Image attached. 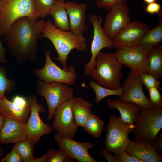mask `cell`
<instances>
[{"label": "cell", "instance_id": "cell-1", "mask_svg": "<svg viewBox=\"0 0 162 162\" xmlns=\"http://www.w3.org/2000/svg\"><path fill=\"white\" fill-rule=\"evenodd\" d=\"M44 24L42 19L33 20L26 17L20 18L12 24L4 36V41L17 63L37 60L38 39Z\"/></svg>", "mask_w": 162, "mask_h": 162}, {"label": "cell", "instance_id": "cell-2", "mask_svg": "<svg viewBox=\"0 0 162 162\" xmlns=\"http://www.w3.org/2000/svg\"><path fill=\"white\" fill-rule=\"evenodd\" d=\"M42 32L43 34L40 35L39 38H46L51 42L58 56L56 59L60 61L64 69L68 68L67 58L71 50L76 49L82 52L87 49L85 37L74 34L69 31L59 30L50 20L45 21Z\"/></svg>", "mask_w": 162, "mask_h": 162}, {"label": "cell", "instance_id": "cell-3", "mask_svg": "<svg viewBox=\"0 0 162 162\" xmlns=\"http://www.w3.org/2000/svg\"><path fill=\"white\" fill-rule=\"evenodd\" d=\"M122 65L115 53H103L101 51L96 59L95 67L91 75L96 83L104 87L117 90L121 87Z\"/></svg>", "mask_w": 162, "mask_h": 162}, {"label": "cell", "instance_id": "cell-4", "mask_svg": "<svg viewBox=\"0 0 162 162\" xmlns=\"http://www.w3.org/2000/svg\"><path fill=\"white\" fill-rule=\"evenodd\" d=\"M134 125L135 140L152 144L162 128V108L141 107Z\"/></svg>", "mask_w": 162, "mask_h": 162}, {"label": "cell", "instance_id": "cell-5", "mask_svg": "<svg viewBox=\"0 0 162 162\" xmlns=\"http://www.w3.org/2000/svg\"><path fill=\"white\" fill-rule=\"evenodd\" d=\"M26 17L33 20L38 18L33 0H0V36H4L12 24Z\"/></svg>", "mask_w": 162, "mask_h": 162}, {"label": "cell", "instance_id": "cell-6", "mask_svg": "<svg viewBox=\"0 0 162 162\" xmlns=\"http://www.w3.org/2000/svg\"><path fill=\"white\" fill-rule=\"evenodd\" d=\"M134 128V124L125 122L121 117L110 116L105 139V148L117 155L126 151L131 142L129 135Z\"/></svg>", "mask_w": 162, "mask_h": 162}, {"label": "cell", "instance_id": "cell-7", "mask_svg": "<svg viewBox=\"0 0 162 162\" xmlns=\"http://www.w3.org/2000/svg\"><path fill=\"white\" fill-rule=\"evenodd\" d=\"M37 94L45 99L49 109L47 119L51 120L57 107L74 97V91L69 85L59 82L47 83L39 80L37 82Z\"/></svg>", "mask_w": 162, "mask_h": 162}, {"label": "cell", "instance_id": "cell-8", "mask_svg": "<svg viewBox=\"0 0 162 162\" xmlns=\"http://www.w3.org/2000/svg\"><path fill=\"white\" fill-rule=\"evenodd\" d=\"M50 51L45 53L46 62L42 69L32 70L31 72L39 79L47 83L57 82L64 83L69 85L74 84L77 78L75 67L70 66L67 69H62L51 59Z\"/></svg>", "mask_w": 162, "mask_h": 162}, {"label": "cell", "instance_id": "cell-9", "mask_svg": "<svg viewBox=\"0 0 162 162\" xmlns=\"http://www.w3.org/2000/svg\"><path fill=\"white\" fill-rule=\"evenodd\" d=\"M89 20L93 25L94 34L91 49L92 56L84 67L85 76L90 75L92 70L95 68L96 57L101 50L105 48L110 50L114 48L112 39L108 36L102 27V18L94 14L90 16Z\"/></svg>", "mask_w": 162, "mask_h": 162}, {"label": "cell", "instance_id": "cell-10", "mask_svg": "<svg viewBox=\"0 0 162 162\" xmlns=\"http://www.w3.org/2000/svg\"><path fill=\"white\" fill-rule=\"evenodd\" d=\"M150 52L140 45L132 47L117 49L115 54L122 65L131 71L140 74L148 73V59Z\"/></svg>", "mask_w": 162, "mask_h": 162}, {"label": "cell", "instance_id": "cell-11", "mask_svg": "<svg viewBox=\"0 0 162 162\" xmlns=\"http://www.w3.org/2000/svg\"><path fill=\"white\" fill-rule=\"evenodd\" d=\"M74 97L59 105L54 112L52 123L53 130L61 136L70 138L76 135L77 127L74 120L73 111Z\"/></svg>", "mask_w": 162, "mask_h": 162}, {"label": "cell", "instance_id": "cell-12", "mask_svg": "<svg viewBox=\"0 0 162 162\" xmlns=\"http://www.w3.org/2000/svg\"><path fill=\"white\" fill-rule=\"evenodd\" d=\"M31 113L26 128L27 138L32 142H38L43 135L50 133L53 129L50 125L45 123L41 119L39 113L45 111L43 106L39 104L37 96L28 97Z\"/></svg>", "mask_w": 162, "mask_h": 162}, {"label": "cell", "instance_id": "cell-13", "mask_svg": "<svg viewBox=\"0 0 162 162\" xmlns=\"http://www.w3.org/2000/svg\"><path fill=\"white\" fill-rule=\"evenodd\" d=\"M142 85L140 74L131 71L124 82L118 100L132 102L142 108H154L145 94Z\"/></svg>", "mask_w": 162, "mask_h": 162}, {"label": "cell", "instance_id": "cell-14", "mask_svg": "<svg viewBox=\"0 0 162 162\" xmlns=\"http://www.w3.org/2000/svg\"><path fill=\"white\" fill-rule=\"evenodd\" d=\"M149 28L146 23L137 20L130 21L112 39L114 48L122 49L139 45Z\"/></svg>", "mask_w": 162, "mask_h": 162}, {"label": "cell", "instance_id": "cell-15", "mask_svg": "<svg viewBox=\"0 0 162 162\" xmlns=\"http://www.w3.org/2000/svg\"><path fill=\"white\" fill-rule=\"evenodd\" d=\"M55 140L59 148L68 157L79 162H98L90 155L89 149L93 148L95 144L92 142H81L56 134Z\"/></svg>", "mask_w": 162, "mask_h": 162}, {"label": "cell", "instance_id": "cell-16", "mask_svg": "<svg viewBox=\"0 0 162 162\" xmlns=\"http://www.w3.org/2000/svg\"><path fill=\"white\" fill-rule=\"evenodd\" d=\"M130 21L127 4L122 3L114 7L106 13L103 28L108 36L112 39Z\"/></svg>", "mask_w": 162, "mask_h": 162}, {"label": "cell", "instance_id": "cell-17", "mask_svg": "<svg viewBox=\"0 0 162 162\" xmlns=\"http://www.w3.org/2000/svg\"><path fill=\"white\" fill-rule=\"evenodd\" d=\"M65 6L69 17V31L76 35H82L87 28L85 24L86 4L68 1L65 2Z\"/></svg>", "mask_w": 162, "mask_h": 162}, {"label": "cell", "instance_id": "cell-18", "mask_svg": "<svg viewBox=\"0 0 162 162\" xmlns=\"http://www.w3.org/2000/svg\"><path fill=\"white\" fill-rule=\"evenodd\" d=\"M126 152L128 154L140 159L143 162H161L162 154L156 150L150 143L131 141Z\"/></svg>", "mask_w": 162, "mask_h": 162}, {"label": "cell", "instance_id": "cell-19", "mask_svg": "<svg viewBox=\"0 0 162 162\" xmlns=\"http://www.w3.org/2000/svg\"><path fill=\"white\" fill-rule=\"evenodd\" d=\"M26 124L12 119H5L1 131L0 142L15 144L26 139Z\"/></svg>", "mask_w": 162, "mask_h": 162}, {"label": "cell", "instance_id": "cell-20", "mask_svg": "<svg viewBox=\"0 0 162 162\" xmlns=\"http://www.w3.org/2000/svg\"><path fill=\"white\" fill-rule=\"evenodd\" d=\"M0 113L5 119H12L26 124L30 114V105L20 106L5 96L0 99Z\"/></svg>", "mask_w": 162, "mask_h": 162}, {"label": "cell", "instance_id": "cell-21", "mask_svg": "<svg viewBox=\"0 0 162 162\" xmlns=\"http://www.w3.org/2000/svg\"><path fill=\"white\" fill-rule=\"evenodd\" d=\"M107 106L112 109L116 108L119 111L122 119L130 124H134L141 107L134 103L107 99Z\"/></svg>", "mask_w": 162, "mask_h": 162}, {"label": "cell", "instance_id": "cell-22", "mask_svg": "<svg viewBox=\"0 0 162 162\" xmlns=\"http://www.w3.org/2000/svg\"><path fill=\"white\" fill-rule=\"evenodd\" d=\"M159 24L155 28L148 29L142 38L139 45L150 52L160 45L162 42V13L159 15Z\"/></svg>", "mask_w": 162, "mask_h": 162}, {"label": "cell", "instance_id": "cell-23", "mask_svg": "<svg viewBox=\"0 0 162 162\" xmlns=\"http://www.w3.org/2000/svg\"><path fill=\"white\" fill-rule=\"evenodd\" d=\"M93 104L82 98H74L73 111L75 124L77 127H83L92 114Z\"/></svg>", "mask_w": 162, "mask_h": 162}, {"label": "cell", "instance_id": "cell-24", "mask_svg": "<svg viewBox=\"0 0 162 162\" xmlns=\"http://www.w3.org/2000/svg\"><path fill=\"white\" fill-rule=\"evenodd\" d=\"M65 0H56L49 15L53 18L54 26L61 30L68 31L70 23L65 6Z\"/></svg>", "mask_w": 162, "mask_h": 162}, {"label": "cell", "instance_id": "cell-25", "mask_svg": "<svg viewBox=\"0 0 162 162\" xmlns=\"http://www.w3.org/2000/svg\"><path fill=\"white\" fill-rule=\"evenodd\" d=\"M149 74L158 79L162 78V45L150 53L148 59Z\"/></svg>", "mask_w": 162, "mask_h": 162}, {"label": "cell", "instance_id": "cell-26", "mask_svg": "<svg viewBox=\"0 0 162 162\" xmlns=\"http://www.w3.org/2000/svg\"><path fill=\"white\" fill-rule=\"evenodd\" d=\"M36 142H32L27 138L15 144L14 146L21 155L24 162H32L35 157L33 151Z\"/></svg>", "mask_w": 162, "mask_h": 162}, {"label": "cell", "instance_id": "cell-27", "mask_svg": "<svg viewBox=\"0 0 162 162\" xmlns=\"http://www.w3.org/2000/svg\"><path fill=\"white\" fill-rule=\"evenodd\" d=\"M104 122L96 115L91 114L85 123V130L94 138L99 137L104 128Z\"/></svg>", "mask_w": 162, "mask_h": 162}, {"label": "cell", "instance_id": "cell-28", "mask_svg": "<svg viewBox=\"0 0 162 162\" xmlns=\"http://www.w3.org/2000/svg\"><path fill=\"white\" fill-rule=\"evenodd\" d=\"M89 85L95 93L96 96L95 102L98 104L106 97L111 95L119 96L122 92V87L117 90L108 89L99 85L93 80L90 81Z\"/></svg>", "mask_w": 162, "mask_h": 162}, {"label": "cell", "instance_id": "cell-29", "mask_svg": "<svg viewBox=\"0 0 162 162\" xmlns=\"http://www.w3.org/2000/svg\"><path fill=\"white\" fill-rule=\"evenodd\" d=\"M15 86L13 80L7 78L6 70L0 65V99L5 96V93L8 94L13 91Z\"/></svg>", "mask_w": 162, "mask_h": 162}, {"label": "cell", "instance_id": "cell-30", "mask_svg": "<svg viewBox=\"0 0 162 162\" xmlns=\"http://www.w3.org/2000/svg\"><path fill=\"white\" fill-rule=\"evenodd\" d=\"M56 0H33L35 10L38 17L45 18L49 14Z\"/></svg>", "mask_w": 162, "mask_h": 162}, {"label": "cell", "instance_id": "cell-31", "mask_svg": "<svg viewBox=\"0 0 162 162\" xmlns=\"http://www.w3.org/2000/svg\"><path fill=\"white\" fill-rule=\"evenodd\" d=\"M47 162H72L73 160L68 158L64 152L59 148L56 150L52 147L46 151Z\"/></svg>", "mask_w": 162, "mask_h": 162}, {"label": "cell", "instance_id": "cell-32", "mask_svg": "<svg viewBox=\"0 0 162 162\" xmlns=\"http://www.w3.org/2000/svg\"><path fill=\"white\" fill-rule=\"evenodd\" d=\"M142 84L145 85L148 90L152 88H156L160 91L161 90L160 86V82L158 79L152 75L147 73H142L140 74Z\"/></svg>", "mask_w": 162, "mask_h": 162}, {"label": "cell", "instance_id": "cell-33", "mask_svg": "<svg viewBox=\"0 0 162 162\" xmlns=\"http://www.w3.org/2000/svg\"><path fill=\"white\" fill-rule=\"evenodd\" d=\"M128 0H96V6L108 11L116 6L122 3H127Z\"/></svg>", "mask_w": 162, "mask_h": 162}, {"label": "cell", "instance_id": "cell-34", "mask_svg": "<svg viewBox=\"0 0 162 162\" xmlns=\"http://www.w3.org/2000/svg\"><path fill=\"white\" fill-rule=\"evenodd\" d=\"M149 94V100L155 108H162V96L160 91L156 88L148 90Z\"/></svg>", "mask_w": 162, "mask_h": 162}, {"label": "cell", "instance_id": "cell-35", "mask_svg": "<svg viewBox=\"0 0 162 162\" xmlns=\"http://www.w3.org/2000/svg\"><path fill=\"white\" fill-rule=\"evenodd\" d=\"M2 162H23L22 158L14 146L10 152L7 154L2 159Z\"/></svg>", "mask_w": 162, "mask_h": 162}, {"label": "cell", "instance_id": "cell-36", "mask_svg": "<svg viewBox=\"0 0 162 162\" xmlns=\"http://www.w3.org/2000/svg\"><path fill=\"white\" fill-rule=\"evenodd\" d=\"M145 10L146 11L152 15L155 14L159 15L162 11L161 5L156 2H154L147 4L146 6Z\"/></svg>", "mask_w": 162, "mask_h": 162}, {"label": "cell", "instance_id": "cell-37", "mask_svg": "<svg viewBox=\"0 0 162 162\" xmlns=\"http://www.w3.org/2000/svg\"><path fill=\"white\" fill-rule=\"evenodd\" d=\"M119 162H143L142 160L132 156L123 151L117 155Z\"/></svg>", "mask_w": 162, "mask_h": 162}, {"label": "cell", "instance_id": "cell-38", "mask_svg": "<svg viewBox=\"0 0 162 162\" xmlns=\"http://www.w3.org/2000/svg\"><path fill=\"white\" fill-rule=\"evenodd\" d=\"M99 154L104 157L108 162H119L117 155H113L105 148H102L99 152Z\"/></svg>", "mask_w": 162, "mask_h": 162}, {"label": "cell", "instance_id": "cell-39", "mask_svg": "<svg viewBox=\"0 0 162 162\" xmlns=\"http://www.w3.org/2000/svg\"><path fill=\"white\" fill-rule=\"evenodd\" d=\"M12 101L22 106H26L30 105L28 97L17 95L13 98Z\"/></svg>", "mask_w": 162, "mask_h": 162}, {"label": "cell", "instance_id": "cell-40", "mask_svg": "<svg viewBox=\"0 0 162 162\" xmlns=\"http://www.w3.org/2000/svg\"><path fill=\"white\" fill-rule=\"evenodd\" d=\"M152 145L156 150L160 153L162 152V130L157 135Z\"/></svg>", "mask_w": 162, "mask_h": 162}, {"label": "cell", "instance_id": "cell-41", "mask_svg": "<svg viewBox=\"0 0 162 162\" xmlns=\"http://www.w3.org/2000/svg\"><path fill=\"white\" fill-rule=\"evenodd\" d=\"M6 48L4 46L0 39V63H8L6 58Z\"/></svg>", "mask_w": 162, "mask_h": 162}, {"label": "cell", "instance_id": "cell-42", "mask_svg": "<svg viewBox=\"0 0 162 162\" xmlns=\"http://www.w3.org/2000/svg\"><path fill=\"white\" fill-rule=\"evenodd\" d=\"M47 159V154L46 153L43 156L38 158H34L32 162H45Z\"/></svg>", "mask_w": 162, "mask_h": 162}, {"label": "cell", "instance_id": "cell-43", "mask_svg": "<svg viewBox=\"0 0 162 162\" xmlns=\"http://www.w3.org/2000/svg\"><path fill=\"white\" fill-rule=\"evenodd\" d=\"M5 118L0 113V136L1 129L4 124Z\"/></svg>", "mask_w": 162, "mask_h": 162}, {"label": "cell", "instance_id": "cell-44", "mask_svg": "<svg viewBox=\"0 0 162 162\" xmlns=\"http://www.w3.org/2000/svg\"><path fill=\"white\" fill-rule=\"evenodd\" d=\"M144 2L147 4H148L153 2H156L157 0H143Z\"/></svg>", "mask_w": 162, "mask_h": 162}, {"label": "cell", "instance_id": "cell-45", "mask_svg": "<svg viewBox=\"0 0 162 162\" xmlns=\"http://www.w3.org/2000/svg\"><path fill=\"white\" fill-rule=\"evenodd\" d=\"M4 153V150L2 147H0V158Z\"/></svg>", "mask_w": 162, "mask_h": 162}]
</instances>
